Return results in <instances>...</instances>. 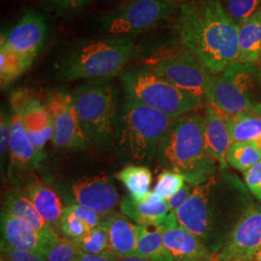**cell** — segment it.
<instances>
[{"instance_id":"1","label":"cell","mask_w":261,"mask_h":261,"mask_svg":"<svg viewBox=\"0 0 261 261\" xmlns=\"http://www.w3.org/2000/svg\"><path fill=\"white\" fill-rule=\"evenodd\" d=\"M248 190L237 176L221 171L194 188L186 203L175 212L178 224L218 254L252 203Z\"/></svg>"},{"instance_id":"2","label":"cell","mask_w":261,"mask_h":261,"mask_svg":"<svg viewBox=\"0 0 261 261\" xmlns=\"http://www.w3.org/2000/svg\"><path fill=\"white\" fill-rule=\"evenodd\" d=\"M178 32L184 49L212 75L237 62L238 25L220 0H193L181 5Z\"/></svg>"},{"instance_id":"3","label":"cell","mask_w":261,"mask_h":261,"mask_svg":"<svg viewBox=\"0 0 261 261\" xmlns=\"http://www.w3.org/2000/svg\"><path fill=\"white\" fill-rule=\"evenodd\" d=\"M203 128V114L197 111L173 119L156 155L160 168L182 174L187 184L194 187L205 183L220 170L218 162L206 151Z\"/></svg>"},{"instance_id":"4","label":"cell","mask_w":261,"mask_h":261,"mask_svg":"<svg viewBox=\"0 0 261 261\" xmlns=\"http://www.w3.org/2000/svg\"><path fill=\"white\" fill-rule=\"evenodd\" d=\"M130 37L110 36L88 40L70 48L56 63L58 76L65 81H109L120 75L134 55Z\"/></svg>"},{"instance_id":"5","label":"cell","mask_w":261,"mask_h":261,"mask_svg":"<svg viewBox=\"0 0 261 261\" xmlns=\"http://www.w3.org/2000/svg\"><path fill=\"white\" fill-rule=\"evenodd\" d=\"M73 106L88 145L99 152L115 147L119 115L117 93L110 81H96L76 87Z\"/></svg>"},{"instance_id":"6","label":"cell","mask_w":261,"mask_h":261,"mask_svg":"<svg viewBox=\"0 0 261 261\" xmlns=\"http://www.w3.org/2000/svg\"><path fill=\"white\" fill-rule=\"evenodd\" d=\"M172 120L162 112L128 99L119 115L115 146L125 158L150 164Z\"/></svg>"},{"instance_id":"7","label":"cell","mask_w":261,"mask_h":261,"mask_svg":"<svg viewBox=\"0 0 261 261\" xmlns=\"http://www.w3.org/2000/svg\"><path fill=\"white\" fill-rule=\"evenodd\" d=\"M128 99L164 113L171 119L196 112L203 101L170 84L148 68H134L122 75Z\"/></svg>"},{"instance_id":"8","label":"cell","mask_w":261,"mask_h":261,"mask_svg":"<svg viewBox=\"0 0 261 261\" xmlns=\"http://www.w3.org/2000/svg\"><path fill=\"white\" fill-rule=\"evenodd\" d=\"M261 83V70L253 64L234 62L219 75H212L207 102L226 116L252 111L253 94Z\"/></svg>"},{"instance_id":"9","label":"cell","mask_w":261,"mask_h":261,"mask_svg":"<svg viewBox=\"0 0 261 261\" xmlns=\"http://www.w3.org/2000/svg\"><path fill=\"white\" fill-rule=\"evenodd\" d=\"M174 7L164 0H129L105 17L103 28L113 36L130 37L168 19Z\"/></svg>"},{"instance_id":"10","label":"cell","mask_w":261,"mask_h":261,"mask_svg":"<svg viewBox=\"0 0 261 261\" xmlns=\"http://www.w3.org/2000/svg\"><path fill=\"white\" fill-rule=\"evenodd\" d=\"M146 68L178 88L207 102L212 75L188 51L147 61Z\"/></svg>"},{"instance_id":"11","label":"cell","mask_w":261,"mask_h":261,"mask_svg":"<svg viewBox=\"0 0 261 261\" xmlns=\"http://www.w3.org/2000/svg\"><path fill=\"white\" fill-rule=\"evenodd\" d=\"M54 127V145L60 149H85L88 142L77 119L71 94L48 92L44 101Z\"/></svg>"},{"instance_id":"12","label":"cell","mask_w":261,"mask_h":261,"mask_svg":"<svg viewBox=\"0 0 261 261\" xmlns=\"http://www.w3.org/2000/svg\"><path fill=\"white\" fill-rule=\"evenodd\" d=\"M261 248V204L252 203L229 234L219 261L252 260Z\"/></svg>"},{"instance_id":"13","label":"cell","mask_w":261,"mask_h":261,"mask_svg":"<svg viewBox=\"0 0 261 261\" xmlns=\"http://www.w3.org/2000/svg\"><path fill=\"white\" fill-rule=\"evenodd\" d=\"M12 112L19 113L28 139L34 147L44 152L48 140L54 138V127L44 102L28 89H18L11 95Z\"/></svg>"},{"instance_id":"14","label":"cell","mask_w":261,"mask_h":261,"mask_svg":"<svg viewBox=\"0 0 261 261\" xmlns=\"http://www.w3.org/2000/svg\"><path fill=\"white\" fill-rule=\"evenodd\" d=\"M48 37L46 19L36 12H28L8 33L1 36L0 46L21 56L35 59L45 46Z\"/></svg>"},{"instance_id":"15","label":"cell","mask_w":261,"mask_h":261,"mask_svg":"<svg viewBox=\"0 0 261 261\" xmlns=\"http://www.w3.org/2000/svg\"><path fill=\"white\" fill-rule=\"evenodd\" d=\"M71 195L75 202L87 207L102 218L114 212L119 203V195L110 177L100 173L82 177L72 184Z\"/></svg>"},{"instance_id":"16","label":"cell","mask_w":261,"mask_h":261,"mask_svg":"<svg viewBox=\"0 0 261 261\" xmlns=\"http://www.w3.org/2000/svg\"><path fill=\"white\" fill-rule=\"evenodd\" d=\"M56 245L38 233L25 222L5 208L1 212V247L42 255L48 247Z\"/></svg>"},{"instance_id":"17","label":"cell","mask_w":261,"mask_h":261,"mask_svg":"<svg viewBox=\"0 0 261 261\" xmlns=\"http://www.w3.org/2000/svg\"><path fill=\"white\" fill-rule=\"evenodd\" d=\"M204 117V143L208 154L215 159L220 171H224L228 167L226 153L232 143L229 134L226 116L212 106H207L203 113Z\"/></svg>"},{"instance_id":"18","label":"cell","mask_w":261,"mask_h":261,"mask_svg":"<svg viewBox=\"0 0 261 261\" xmlns=\"http://www.w3.org/2000/svg\"><path fill=\"white\" fill-rule=\"evenodd\" d=\"M164 242L173 261H217V254L210 252L196 235L181 225L163 231Z\"/></svg>"},{"instance_id":"19","label":"cell","mask_w":261,"mask_h":261,"mask_svg":"<svg viewBox=\"0 0 261 261\" xmlns=\"http://www.w3.org/2000/svg\"><path fill=\"white\" fill-rule=\"evenodd\" d=\"M99 227L108 233L112 252L120 257L136 256L139 240L138 224L127 216L114 211L103 218Z\"/></svg>"},{"instance_id":"20","label":"cell","mask_w":261,"mask_h":261,"mask_svg":"<svg viewBox=\"0 0 261 261\" xmlns=\"http://www.w3.org/2000/svg\"><path fill=\"white\" fill-rule=\"evenodd\" d=\"M11 140L10 157L11 169L28 170L36 168L44 159V152L38 151L28 139L23 123L19 113L12 112L10 115Z\"/></svg>"},{"instance_id":"21","label":"cell","mask_w":261,"mask_h":261,"mask_svg":"<svg viewBox=\"0 0 261 261\" xmlns=\"http://www.w3.org/2000/svg\"><path fill=\"white\" fill-rule=\"evenodd\" d=\"M120 210L135 224L154 227H159L170 212L167 200L153 192L140 201L130 196L124 197L120 201Z\"/></svg>"},{"instance_id":"22","label":"cell","mask_w":261,"mask_h":261,"mask_svg":"<svg viewBox=\"0 0 261 261\" xmlns=\"http://www.w3.org/2000/svg\"><path fill=\"white\" fill-rule=\"evenodd\" d=\"M7 211L30 225L38 233L51 243L58 242L60 236L47 224L43 217L32 204L24 191L16 190L8 194L5 198V207Z\"/></svg>"},{"instance_id":"23","label":"cell","mask_w":261,"mask_h":261,"mask_svg":"<svg viewBox=\"0 0 261 261\" xmlns=\"http://www.w3.org/2000/svg\"><path fill=\"white\" fill-rule=\"evenodd\" d=\"M24 193L43 219L57 232L64 207L55 190L40 181H33L25 187Z\"/></svg>"},{"instance_id":"24","label":"cell","mask_w":261,"mask_h":261,"mask_svg":"<svg viewBox=\"0 0 261 261\" xmlns=\"http://www.w3.org/2000/svg\"><path fill=\"white\" fill-rule=\"evenodd\" d=\"M237 62L256 65L261 59V8L238 25Z\"/></svg>"},{"instance_id":"25","label":"cell","mask_w":261,"mask_h":261,"mask_svg":"<svg viewBox=\"0 0 261 261\" xmlns=\"http://www.w3.org/2000/svg\"><path fill=\"white\" fill-rule=\"evenodd\" d=\"M226 121L232 141L251 142L261 151V117L259 115L252 111H246L231 116H226Z\"/></svg>"},{"instance_id":"26","label":"cell","mask_w":261,"mask_h":261,"mask_svg":"<svg viewBox=\"0 0 261 261\" xmlns=\"http://www.w3.org/2000/svg\"><path fill=\"white\" fill-rule=\"evenodd\" d=\"M139 240L136 256L148 261H173L164 242L163 231L154 226L138 225Z\"/></svg>"},{"instance_id":"27","label":"cell","mask_w":261,"mask_h":261,"mask_svg":"<svg viewBox=\"0 0 261 261\" xmlns=\"http://www.w3.org/2000/svg\"><path fill=\"white\" fill-rule=\"evenodd\" d=\"M115 178L123 183L130 196L136 200H142L150 192L152 173L145 166L128 165L115 174Z\"/></svg>"},{"instance_id":"28","label":"cell","mask_w":261,"mask_h":261,"mask_svg":"<svg viewBox=\"0 0 261 261\" xmlns=\"http://www.w3.org/2000/svg\"><path fill=\"white\" fill-rule=\"evenodd\" d=\"M33 59L21 56L7 47L0 46V84L6 88L28 71Z\"/></svg>"},{"instance_id":"29","label":"cell","mask_w":261,"mask_h":261,"mask_svg":"<svg viewBox=\"0 0 261 261\" xmlns=\"http://www.w3.org/2000/svg\"><path fill=\"white\" fill-rule=\"evenodd\" d=\"M261 161V151L254 144L245 141H232L226 153V162L231 168L247 171Z\"/></svg>"},{"instance_id":"30","label":"cell","mask_w":261,"mask_h":261,"mask_svg":"<svg viewBox=\"0 0 261 261\" xmlns=\"http://www.w3.org/2000/svg\"><path fill=\"white\" fill-rule=\"evenodd\" d=\"M186 184L185 177L172 170L164 169L157 178V183L154 187L153 193L167 200L168 197L174 195Z\"/></svg>"},{"instance_id":"31","label":"cell","mask_w":261,"mask_h":261,"mask_svg":"<svg viewBox=\"0 0 261 261\" xmlns=\"http://www.w3.org/2000/svg\"><path fill=\"white\" fill-rule=\"evenodd\" d=\"M75 245L87 253H101L110 250V241L108 233L101 227L91 229L83 237L73 240Z\"/></svg>"},{"instance_id":"32","label":"cell","mask_w":261,"mask_h":261,"mask_svg":"<svg viewBox=\"0 0 261 261\" xmlns=\"http://www.w3.org/2000/svg\"><path fill=\"white\" fill-rule=\"evenodd\" d=\"M80 248L75 243L66 237H61L56 245L48 247L42 254L46 261H77Z\"/></svg>"},{"instance_id":"33","label":"cell","mask_w":261,"mask_h":261,"mask_svg":"<svg viewBox=\"0 0 261 261\" xmlns=\"http://www.w3.org/2000/svg\"><path fill=\"white\" fill-rule=\"evenodd\" d=\"M261 8V0H226L225 12L239 25Z\"/></svg>"},{"instance_id":"34","label":"cell","mask_w":261,"mask_h":261,"mask_svg":"<svg viewBox=\"0 0 261 261\" xmlns=\"http://www.w3.org/2000/svg\"><path fill=\"white\" fill-rule=\"evenodd\" d=\"M91 229L87 224L76 218L75 215L64 209L63 215L60 221L59 231H61L64 237L71 240H75L88 233Z\"/></svg>"},{"instance_id":"35","label":"cell","mask_w":261,"mask_h":261,"mask_svg":"<svg viewBox=\"0 0 261 261\" xmlns=\"http://www.w3.org/2000/svg\"><path fill=\"white\" fill-rule=\"evenodd\" d=\"M64 209L75 215L76 218L82 220L91 228L99 227L103 220V218L96 212H94L93 210L77 203H71L64 207Z\"/></svg>"},{"instance_id":"36","label":"cell","mask_w":261,"mask_h":261,"mask_svg":"<svg viewBox=\"0 0 261 261\" xmlns=\"http://www.w3.org/2000/svg\"><path fill=\"white\" fill-rule=\"evenodd\" d=\"M91 0H47L49 9L58 15H70L80 11Z\"/></svg>"},{"instance_id":"37","label":"cell","mask_w":261,"mask_h":261,"mask_svg":"<svg viewBox=\"0 0 261 261\" xmlns=\"http://www.w3.org/2000/svg\"><path fill=\"white\" fill-rule=\"evenodd\" d=\"M244 180L252 196L261 201V161L244 172Z\"/></svg>"},{"instance_id":"38","label":"cell","mask_w":261,"mask_h":261,"mask_svg":"<svg viewBox=\"0 0 261 261\" xmlns=\"http://www.w3.org/2000/svg\"><path fill=\"white\" fill-rule=\"evenodd\" d=\"M1 261H46V259L36 252L1 247Z\"/></svg>"},{"instance_id":"39","label":"cell","mask_w":261,"mask_h":261,"mask_svg":"<svg viewBox=\"0 0 261 261\" xmlns=\"http://www.w3.org/2000/svg\"><path fill=\"white\" fill-rule=\"evenodd\" d=\"M10 140H11V124L10 116L5 112H1L0 118V153L1 159L6 157L10 151Z\"/></svg>"},{"instance_id":"40","label":"cell","mask_w":261,"mask_h":261,"mask_svg":"<svg viewBox=\"0 0 261 261\" xmlns=\"http://www.w3.org/2000/svg\"><path fill=\"white\" fill-rule=\"evenodd\" d=\"M194 188L195 187L186 183L184 187L181 188L174 195L168 197L167 202H168L169 211L175 213L181 206L184 205L187 200L189 199V197L192 195Z\"/></svg>"},{"instance_id":"41","label":"cell","mask_w":261,"mask_h":261,"mask_svg":"<svg viewBox=\"0 0 261 261\" xmlns=\"http://www.w3.org/2000/svg\"><path fill=\"white\" fill-rule=\"evenodd\" d=\"M118 255H116L111 250H107L101 253H87L80 249L77 261H118Z\"/></svg>"},{"instance_id":"42","label":"cell","mask_w":261,"mask_h":261,"mask_svg":"<svg viewBox=\"0 0 261 261\" xmlns=\"http://www.w3.org/2000/svg\"><path fill=\"white\" fill-rule=\"evenodd\" d=\"M118 261H148L138 256H125V257H118Z\"/></svg>"},{"instance_id":"43","label":"cell","mask_w":261,"mask_h":261,"mask_svg":"<svg viewBox=\"0 0 261 261\" xmlns=\"http://www.w3.org/2000/svg\"><path fill=\"white\" fill-rule=\"evenodd\" d=\"M252 112H255L257 115H259L261 117V101L258 103H255L252 109Z\"/></svg>"},{"instance_id":"44","label":"cell","mask_w":261,"mask_h":261,"mask_svg":"<svg viewBox=\"0 0 261 261\" xmlns=\"http://www.w3.org/2000/svg\"><path fill=\"white\" fill-rule=\"evenodd\" d=\"M164 1H167V2H169V3L175 5V4L181 3V2H183V1H185V0H164Z\"/></svg>"},{"instance_id":"45","label":"cell","mask_w":261,"mask_h":261,"mask_svg":"<svg viewBox=\"0 0 261 261\" xmlns=\"http://www.w3.org/2000/svg\"><path fill=\"white\" fill-rule=\"evenodd\" d=\"M253 260L261 261V248L260 250L256 253V255L254 256V259H253Z\"/></svg>"},{"instance_id":"46","label":"cell","mask_w":261,"mask_h":261,"mask_svg":"<svg viewBox=\"0 0 261 261\" xmlns=\"http://www.w3.org/2000/svg\"><path fill=\"white\" fill-rule=\"evenodd\" d=\"M235 261H255V260H253V259H252V260H235Z\"/></svg>"},{"instance_id":"47","label":"cell","mask_w":261,"mask_h":261,"mask_svg":"<svg viewBox=\"0 0 261 261\" xmlns=\"http://www.w3.org/2000/svg\"><path fill=\"white\" fill-rule=\"evenodd\" d=\"M217 261H219V260H217Z\"/></svg>"}]
</instances>
